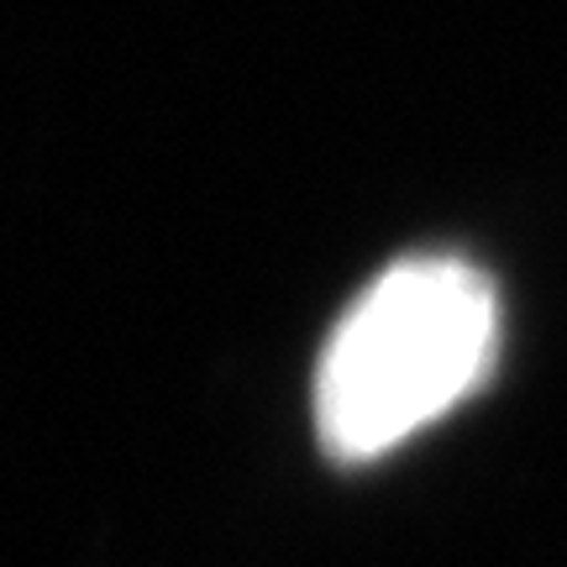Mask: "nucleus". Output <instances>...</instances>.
Returning <instances> with one entry per match:
<instances>
[{
  "label": "nucleus",
  "instance_id": "1",
  "mask_svg": "<svg viewBox=\"0 0 567 567\" xmlns=\"http://www.w3.org/2000/svg\"><path fill=\"white\" fill-rule=\"evenodd\" d=\"M499 347L494 284L446 252L400 258L347 305L316 368V436L363 463L484 384Z\"/></svg>",
  "mask_w": 567,
  "mask_h": 567
}]
</instances>
